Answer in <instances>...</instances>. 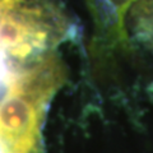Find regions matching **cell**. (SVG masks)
<instances>
[{
	"instance_id": "cell-2",
	"label": "cell",
	"mask_w": 153,
	"mask_h": 153,
	"mask_svg": "<svg viewBox=\"0 0 153 153\" xmlns=\"http://www.w3.org/2000/svg\"><path fill=\"white\" fill-rule=\"evenodd\" d=\"M128 28L134 40L153 54V0H144L133 8Z\"/></svg>"
},
{
	"instance_id": "cell-1",
	"label": "cell",
	"mask_w": 153,
	"mask_h": 153,
	"mask_svg": "<svg viewBox=\"0 0 153 153\" xmlns=\"http://www.w3.org/2000/svg\"><path fill=\"white\" fill-rule=\"evenodd\" d=\"M94 25L91 54L100 65L133 49L128 19L133 8L144 0H85Z\"/></svg>"
}]
</instances>
